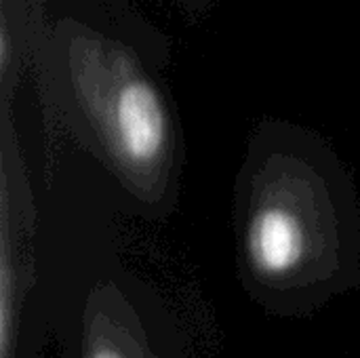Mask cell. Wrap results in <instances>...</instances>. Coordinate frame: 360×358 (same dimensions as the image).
I'll list each match as a JSON object with an SVG mask.
<instances>
[{
	"instance_id": "cell-1",
	"label": "cell",
	"mask_w": 360,
	"mask_h": 358,
	"mask_svg": "<svg viewBox=\"0 0 360 358\" xmlns=\"http://www.w3.org/2000/svg\"><path fill=\"white\" fill-rule=\"evenodd\" d=\"M236 272L266 314L304 319L360 289V198L350 167L319 137L257 133L232 188Z\"/></svg>"
},
{
	"instance_id": "cell-2",
	"label": "cell",
	"mask_w": 360,
	"mask_h": 358,
	"mask_svg": "<svg viewBox=\"0 0 360 358\" xmlns=\"http://www.w3.org/2000/svg\"><path fill=\"white\" fill-rule=\"evenodd\" d=\"M57 179L40 205L34 300L61 358H190L167 300L120 253L110 179L95 190Z\"/></svg>"
},
{
	"instance_id": "cell-3",
	"label": "cell",
	"mask_w": 360,
	"mask_h": 358,
	"mask_svg": "<svg viewBox=\"0 0 360 358\" xmlns=\"http://www.w3.org/2000/svg\"><path fill=\"white\" fill-rule=\"evenodd\" d=\"M40 203L19 141L4 122L0 148V358H17L38 289Z\"/></svg>"
}]
</instances>
